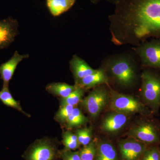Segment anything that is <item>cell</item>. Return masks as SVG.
Returning <instances> with one entry per match:
<instances>
[{"label":"cell","instance_id":"cell-1","mask_svg":"<svg viewBox=\"0 0 160 160\" xmlns=\"http://www.w3.org/2000/svg\"><path fill=\"white\" fill-rule=\"evenodd\" d=\"M109 16L112 42L137 46L160 36V0H118Z\"/></svg>","mask_w":160,"mask_h":160},{"label":"cell","instance_id":"cell-2","mask_svg":"<svg viewBox=\"0 0 160 160\" xmlns=\"http://www.w3.org/2000/svg\"><path fill=\"white\" fill-rule=\"evenodd\" d=\"M139 60L132 49L109 55L104 58L100 66L110 81L123 89L134 87L139 77Z\"/></svg>","mask_w":160,"mask_h":160},{"label":"cell","instance_id":"cell-3","mask_svg":"<svg viewBox=\"0 0 160 160\" xmlns=\"http://www.w3.org/2000/svg\"><path fill=\"white\" fill-rule=\"evenodd\" d=\"M141 97L152 109L160 106V77L153 72L145 69L141 74Z\"/></svg>","mask_w":160,"mask_h":160},{"label":"cell","instance_id":"cell-4","mask_svg":"<svg viewBox=\"0 0 160 160\" xmlns=\"http://www.w3.org/2000/svg\"><path fill=\"white\" fill-rule=\"evenodd\" d=\"M109 102L112 111L126 115L144 113L147 110L146 105L136 98L112 89H110Z\"/></svg>","mask_w":160,"mask_h":160},{"label":"cell","instance_id":"cell-5","mask_svg":"<svg viewBox=\"0 0 160 160\" xmlns=\"http://www.w3.org/2000/svg\"><path fill=\"white\" fill-rule=\"evenodd\" d=\"M22 157L25 160H59L60 151L55 142L44 139L29 146Z\"/></svg>","mask_w":160,"mask_h":160},{"label":"cell","instance_id":"cell-6","mask_svg":"<svg viewBox=\"0 0 160 160\" xmlns=\"http://www.w3.org/2000/svg\"><path fill=\"white\" fill-rule=\"evenodd\" d=\"M104 85L93 88L80 102L88 114L93 118L98 116L109 102L110 90Z\"/></svg>","mask_w":160,"mask_h":160},{"label":"cell","instance_id":"cell-7","mask_svg":"<svg viewBox=\"0 0 160 160\" xmlns=\"http://www.w3.org/2000/svg\"><path fill=\"white\" fill-rule=\"evenodd\" d=\"M132 49L143 67L160 69V41L152 40L141 43Z\"/></svg>","mask_w":160,"mask_h":160},{"label":"cell","instance_id":"cell-8","mask_svg":"<svg viewBox=\"0 0 160 160\" xmlns=\"http://www.w3.org/2000/svg\"><path fill=\"white\" fill-rule=\"evenodd\" d=\"M127 135L146 145L157 143L160 140L159 129L149 121H142L133 125L127 132Z\"/></svg>","mask_w":160,"mask_h":160},{"label":"cell","instance_id":"cell-9","mask_svg":"<svg viewBox=\"0 0 160 160\" xmlns=\"http://www.w3.org/2000/svg\"><path fill=\"white\" fill-rule=\"evenodd\" d=\"M146 145L145 143L132 138L121 140L119 143V148L122 159L140 160L147 149Z\"/></svg>","mask_w":160,"mask_h":160},{"label":"cell","instance_id":"cell-10","mask_svg":"<svg viewBox=\"0 0 160 160\" xmlns=\"http://www.w3.org/2000/svg\"><path fill=\"white\" fill-rule=\"evenodd\" d=\"M18 21L9 17L0 20V50L8 48L18 34Z\"/></svg>","mask_w":160,"mask_h":160},{"label":"cell","instance_id":"cell-11","mask_svg":"<svg viewBox=\"0 0 160 160\" xmlns=\"http://www.w3.org/2000/svg\"><path fill=\"white\" fill-rule=\"evenodd\" d=\"M126 115L113 111L105 117L101 124V129L104 132L114 133L122 129L127 123Z\"/></svg>","mask_w":160,"mask_h":160},{"label":"cell","instance_id":"cell-12","mask_svg":"<svg viewBox=\"0 0 160 160\" xmlns=\"http://www.w3.org/2000/svg\"><path fill=\"white\" fill-rule=\"evenodd\" d=\"M29 58V54H20L18 51H15L10 59L0 66V76L3 81V86H9L18 64L23 60Z\"/></svg>","mask_w":160,"mask_h":160},{"label":"cell","instance_id":"cell-13","mask_svg":"<svg viewBox=\"0 0 160 160\" xmlns=\"http://www.w3.org/2000/svg\"><path fill=\"white\" fill-rule=\"evenodd\" d=\"M109 80L106 72L100 67L93 73L86 76L75 82V85L85 90L93 89L103 85H109Z\"/></svg>","mask_w":160,"mask_h":160},{"label":"cell","instance_id":"cell-14","mask_svg":"<svg viewBox=\"0 0 160 160\" xmlns=\"http://www.w3.org/2000/svg\"><path fill=\"white\" fill-rule=\"evenodd\" d=\"M69 65L75 82L86 76L93 73L96 70L92 68L85 60L76 54L72 56L69 61Z\"/></svg>","mask_w":160,"mask_h":160},{"label":"cell","instance_id":"cell-15","mask_svg":"<svg viewBox=\"0 0 160 160\" xmlns=\"http://www.w3.org/2000/svg\"><path fill=\"white\" fill-rule=\"evenodd\" d=\"M77 0H46V5L52 16L58 17L69 11Z\"/></svg>","mask_w":160,"mask_h":160},{"label":"cell","instance_id":"cell-16","mask_svg":"<svg viewBox=\"0 0 160 160\" xmlns=\"http://www.w3.org/2000/svg\"><path fill=\"white\" fill-rule=\"evenodd\" d=\"M96 160H118L116 150L111 143L102 142L97 146Z\"/></svg>","mask_w":160,"mask_h":160},{"label":"cell","instance_id":"cell-17","mask_svg":"<svg viewBox=\"0 0 160 160\" xmlns=\"http://www.w3.org/2000/svg\"><path fill=\"white\" fill-rule=\"evenodd\" d=\"M76 87L75 85L72 86L65 83H52L48 84L46 89L49 93L62 98L67 97Z\"/></svg>","mask_w":160,"mask_h":160},{"label":"cell","instance_id":"cell-18","mask_svg":"<svg viewBox=\"0 0 160 160\" xmlns=\"http://www.w3.org/2000/svg\"><path fill=\"white\" fill-rule=\"evenodd\" d=\"M0 100L6 106L17 109L25 115L29 116V115L26 113L22 109L19 103L12 97L9 91V86H3L2 90L0 91Z\"/></svg>","mask_w":160,"mask_h":160},{"label":"cell","instance_id":"cell-19","mask_svg":"<svg viewBox=\"0 0 160 160\" xmlns=\"http://www.w3.org/2000/svg\"><path fill=\"white\" fill-rule=\"evenodd\" d=\"M88 121V119L84 115L81 109L74 107L66 123L68 129H72L82 126Z\"/></svg>","mask_w":160,"mask_h":160},{"label":"cell","instance_id":"cell-20","mask_svg":"<svg viewBox=\"0 0 160 160\" xmlns=\"http://www.w3.org/2000/svg\"><path fill=\"white\" fill-rule=\"evenodd\" d=\"M85 90V89L81 87L77 86L74 91H72L67 97L61 98L60 106L66 105H70L74 107L76 106L79 103L81 102Z\"/></svg>","mask_w":160,"mask_h":160},{"label":"cell","instance_id":"cell-21","mask_svg":"<svg viewBox=\"0 0 160 160\" xmlns=\"http://www.w3.org/2000/svg\"><path fill=\"white\" fill-rule=\"evenodd\" d=\"M62 143L65 147L64 149L72 151L78 149L80 146L76 135L70 131H66L63 133Z\"/></svg>","mask_w":160,"mask_h":160},{"label":"cell","instance_id":"cell-22","mask_svg":"<svg viewBox=\"0 0 160 160\" xmlns=\"http://www.w3.org/2000/svg\"><path fill=\"white\" fill-rule=\"evenodd\" d=\"M97 146L94 142H91L79 151L82 160H93L96 154Z\"/></svg>","mask_w":160,"mask_h":160},{"label":"cell","instance_id":"cell-23","mask_svg":"<svg viewBox=\"0 0 160 160\" xmlns=\"http://www.w3.org/2000/svg\"><path fill=\"white\" fill-rule=\"evenodd\" d=\"M76 135L80 145L86 146L91 142L92 129L91 127L77 129Z\"/></svg>","mask_w":160,"mask_h":160},{"label":"cell","instance_id":"cell-24","mask_svg":"<svg viewBox=\"0 0 160 160\" xmlns=\"http://www.w3.org/2000/svg\"><path fill=\"white\" fill-rule=\"evenodd\" d=\"M75 107L70 105L60 106V109L56 114L55 118L60 123H66Z\"/></svg>","mask_w":160,"mask_h":160},{"label":"cell","instance_id":"cell-25","mask_svg":"<svg viewBox=\"0 0 160 160\" xmlns=\"http://www.w3.org/2000/svg\"><path fill=\"white\" fill-rule=\"evenodd\" d=\"M142 160H160V150L158 147L146 149L142 156Z\"/></svg>","mask_w":160,"mask_h":160},{"label":"cell","instance_id":"cell-26","mask_svg":"<svg viewBox=\"0 0 160 160\" xmlns=\"http://www.w3.org/2000/svg\"><path fill=\"white\" fill-rule=\"evenodd\" d=\"M60 159L62 160H82L78 151L63 149L60 151Z\"/></svg>","mask_w":160,"mask_h":160},{"label":"cell","instance_id":"cell-27","mask_svg":"<svg viewBox=\"0 0 160 160\" xmlns=\"http://www.w3.org/2000/svg\"><path fill=\"white\" fill-rule=\"evenodd\" d=\"M118 1V0H90L91 2L94 4H98L100 2H102V1H106V2L112 3V4H115Z\"/></svg>","mask_w":160,"mask_h":160},{"label":"cell","instance_id":"cell-28","mask_svg":"<svg viewBox=\"0 0 160 160\" xmlns=\"http://www.w3.org/2000/svg\"></svg>","mask_w":160,"mask_h":160}]
</instances>
